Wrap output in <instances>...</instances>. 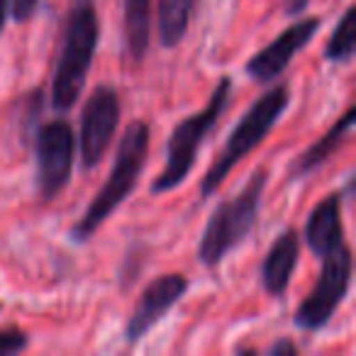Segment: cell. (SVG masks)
<instances>
[{
	"mask_svg": "<svg viewBox=\"0 0 356 356\" xmlns=\"http://www.w3.org/2000/svg\"><path fill=\"white\" fill-rule=\"evenodd\" d=\"M40 8V0H10V15L15 22H27Z\"/></svg>",
	"mask_w": 356,
	"mask_h": 356,
	"instance_id": "18",
	"label": "cell"
},
{
	"mask_svg": "<svg viewBox=\"0 0 356 356\" xmlns=\"http://www.w3.org/2000/svg\"><path fill=\"white\" fill-rule=\"evenodd\" d=\"M322 20L320 17H305V20L293 22L291 27L281 32L276 40L268 42L264 49H259L244 66V74L259 86H268L288 69L293 56L302 51L310 44L312 37L320 32Z\"/></svg>",
	"mask_w": 356,
	"mask_h": 356,
	"instance_id": "9",
	"label": "cell"
},
{
	"mask_svg": "<svg viewBox=\"0 0 356 356\" xmlns=\"http://www.w3.org/2000/svg\"><path fill=\"white\" fill-rule=\"evenodd\" d=\"M8 15H10V0H0V32L6 27Z\"/></svg>",
	"mask_w": 356,
	"mask_h": 356,
	"instance_id": "21",
	"label": "cell"
},
{
	"mask_svg": "<svg viewBox=\"0 0 356 356\" xmlns=\"http://www.w3.org/2000/svg\"><path fill=\"white\" fill-rule=\"evenodd\" d=\"M266 184L268 171L257 168L239 193L215 205L198 244V261L203 266H220L227 254H232L252 234V229L257 227Z\"/></svg>",
	"mask_w": 356,
	"mask_h": 356,
	"instance_id": "3",
	"label": "cell"
},
{
	"mask_svg": "<svg viewBox=\"0 0 356 356\" xmlns=\"http://www.w3.org/2000/svg\"><path fill=\"white\" fill-rule=\"evenodd\" d=\"M266 354H271V356H296L298 354V344L293 339H288V337H283V339L273 341V344L268 346Z\"/></svg>",
	"mask_w": 356,
	"mask_h": 356,
	"instance_id": "19",
	"label": "cell"
},
{
	"mask_svg": "<svg viewBox=\"0 0 356 356\" xmlns=\"http://www.w3.org/2000/svg\"><path fill=\"white\" fill-rule=\"evenodd\" d=\"M229 95H232V79L222 76L215 86L208 105L176 124V129L166 142V163H163L161 173L152 181L154 195L168 193L188 178V173L193 171L195 161H198L200 147H203V142L208 139V134L215 129V124L220 122L225 108H227Z\"/></svg>",
	"mask_w": 356,
	"mask_h": 356,
	"instance_id": "4",
	"label": "cell"
},
{
	"mask_svg": "<svg viewBox=\"0 0 356 356\" xmlns=\"http://www.w3.org/2000/svg\"><path fill=\"white\" fill-rule=\"evenodd\" d=\"M100 40V20L93 0H74L66 15L59 59L51 79V108L69 113L83 93Z\"/></svg>",
	"mask_w": 356,
	"mask_h": 356,
	"instance_id": "2",
	"label": "cell"
},
{
	"mask_svg": "<svg viewBox=\"0 0 356 356\" xmlns=\"http://www.w3.org/2000/svg\"><path fill=\"white\" fill-rule=\"evenodd\" d=\"M351 127H354V108H346V113L341 115L315 144H310V147L291 163L288 181H298V178H305V176H310L312 171H317L337 149L344 147V142L351 134Z\"/></svg>",
	"mask_w": 356,
	"mask_h": 356,
	"instance_id": "13",
	"label": "cell"
},
{
	"mask_svg": "<svg viewBox=\"0 0 356 356\" xmlns=\"http://www.w3.org/2000/svg\"><path fill=\"white\" fill-rule=\"evenodd\" d=\"M149 124L144 120H134L127 124V129L122 132V139L118 144L115 152V161L110 168L108 181L103 184V188L95 193V198L90 200V205L86 208V213L76 220V225L69 229L71 239L76 244H86L105 222L108 218L129 198L134 188L139 184V176L144 173L149 159Z\"/></svg>",
	"mask_w": 356,
	"mask_h": 356,
	"instance_id": "1",
	"label": "cell"
},
{
	"mask_svg": "<svg viewBox=\"0 0 356 356\" xmlns=\"http://www.w3.org/2000/svg\"><path fill=\"white\" fill-rule=\"evenodd\" d=\"M120 95L113 86H98L88 95L81 113L79 156L83 171H93L103 161L120 124Z\"/></svg>",
	"mask_w": 356,
	"mask_h": 356,
	"instance_id": "8",
	"label": "cell"
},
{
	"mask_svg": "<svg viewBox=\"0 0 356 356\" xmlns=\"http://www.w3.org/2000/svg\"><path fill=\"white\" fill-rule=\"evenodd\" d=\"M186 293H188V278L184 273H166V276L154 278L142 291V298L137 300L127 325H124V339H127V344L142 341L173 310V305Z\"/></svg>",
	"mask_w": 356,
	"mask_h": 356,
	"instance_id": "10",
	"label": "cell"
},
{
	"mask_svg": "<svg viewBox=\"0 0 356 356\" xmlns=\"http://www.w3.org/2000/svg\"><path fill=\"white\" fill-rule=\"evenodd\" d=\"M322 268L317 276L312 291L305 296V300L298 305L293 322L296 327L305 332H317L322 327L330 325L334 317L337 307L346 298L351 288V268H354V259H351V249L346 244L337 247L327 257L320 259Z\"/></svg>",
	"mask_w": 356,
	"mask_h": 356,
	"instance_id": "6",
	"label": "cell"
},
{
	"mask_svg": "<svg viewBox=\"0 0 356 356\" xmlns=\"http://www.w3.org/2000/svg\"><path fill=\"white\" fill-rule=\"evenodd\" d=\"M198 0H156L159 40L166 49L181 44L191 25Z\"/></svg>",
	"mask_w": 356,
	"mask_h": 356,
	"instance_id": "15",
	"label": "cell"
},
{
	"mask_svg": "<svg viewBox=\"0 0 356 356\" xmlns=\"http://www.w3.org/2000/svg\"><path fill=\"white\" fill-rule=\"evenodd\" d=\"M341 203L344 195L337 191L315 205L305 222V242L315 257H327L337 247L344 244V227H341Z\"/></svg>",
	"mask_w": 356,
	"mask_h": 356,
	"instance_id": "11",
	"label": "cell"
},
{
	"mask_svg": "<svg viewBox=\"0 0 356 356\" xmlns=\"http://www.w3.org/2000/svg\"><path fill=\"white\" fill-rule=\"evenodd\" d=\"M30 346V337L17 327H0V356L20 354Z\"/></svg>",
	"mask_w": 356,
	"mask_h": 356,
	"instance_id": "17",
	"label": "cell"
},
{
	"mask_svg": "<svg viewBox=\"0 0 356 356\" xmlns=\"http://www.w3.org/2000/svg\"><path fill=\"white\" fill-rule=\"evenodd\" d=\"M122 30L129 59L134 64H142L152 37V0H124Z\"/></svg>",
	"mask_w": 356,
	"mask_h": 356,
	"instance_id": "14",
	"label": "cell"
},
{
	"mask_svg": "<svg viewBox=\"0 0 356 356\" xmlns=\"http://www.w3.org/2000/svg\"><path fill=\"white\" fill-rule=\"evenodd\" d=\"M288 105H291V90L283 83L273 86L261 98L254 100L252 108L237 122V127L229 132L227 142L220 149L218 159H215L213 166L208 168V173L200 181V198L208 200L222 186V181L229 176V171L266 139V134L283 118Z\"/></svg>",
	"mask_w": 356,
	"mask_h": 356,
	"instance_id": "5",
	"label": "cell"
},
{
	"mask_svg": "<svg viewBox=\"0 0 356 356\" xmlns=\"http://www.w3.org/2000/svg\"><path fill=\"white\" fill-rule=\"evenodd\" d=\"M356 54V8L349 6L341 13L339 22L332 30L325 44V59L332 64H351Z\"/></svg>",
	"mask_w": 356,
	"mask_h": 356,
	"instance_id": "16",
	"label": "cell"
},
{
	"mask_svg": "<svg viewBox=\"0 0 356 356\" xmlns=\"http://www.w3.org/2000/svg\"><path fill=\"white\" fill-rule=\"evenodd\" d=\"M298 259H300V237L296 229H286L276 237L261 264V286L271 298L286 296Z\"/></svg>",
	"mask_w": 356,
	"mask_h": 356,
	"instance_id": "12",
	"label": "cell"
},
{
	"mask_svg": "<svg viewBox=\"0 0 356 356\" xmlns=\"http://www.w3.org/2000/svg\"><path fill=\"white\" fill-rule=\"evenodd\" d=\"M312 0H283V10H286V15H291V17H298L300 13H305L307 10V6H310Z\"/></svg>",
	"mask_w": 356,
	"mask_h": 356,
	"instance_id": "20",
	"label": "cell"
},
{
	"mask_svg": "<svg viewBox=\"0 0 356 356\" xmlns=\"http://www.w3.org/2000/svg\"><path fill=\"white\" fill-rule=\"evenodd\" d=\"M37 195L42 203H51L69 186L76 156V137L66 120H51L37 127Z\"/></svg>",
	"mask_w": 356,
	"mask_h": 356,
	"instance_id": "7",
	"label": "cell"
}]
</instances>
